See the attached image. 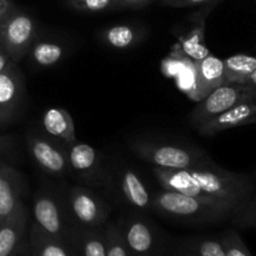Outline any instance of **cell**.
<instances>
[{
	"label": "cell",
	"instance_id": "1",
	"mask_svg": "<svg viewBox=\"0 0 256 256\" xmlns=\"http://www.w3.org/2000/svg\"><path fill=\"white\" fill-rule=\"evenodd\" d=\"M152 174L165 190L239 206L254 194L255 185L246 174L230 172L214 162L180 170L152 166Z\"/></svg>",
	"mask_w": 256,
	"mask_h": 256
},
{
	"label": "cell",
	"instance_id": "2",
	"mask_svg": "<svg viewBox=\"0 0 256 256\" xmlns=\"http://www.w3.org/2000/svg\"><path fill=\"white\" fill-rule=\"evenodd\" d=\"M236 208L165 189L154 192L152 199V212L172 222L194 225L219 224L230 219Z\"/></svg>",
	"mask_w": 256,
	"mask_h": 256
},
{
	"label": "cell",
	"instance_id": "3",
	"mask_svg": "<svg viewBox=\"0 0 256 256\" xmlns=\"http://www.w3.org/2000/svg\"><path fill=\"white\" fill-rule=\"evenodd\" d=\"M129 149L138 158L159 169H188L212 162L209 154L200 148L155 139H132L129 142Z\"/></svg>",
	"mask_w": 256,
	"mask_h": 256
},
{
	"label": "cell",
	"instance_id": "4",
	"mask_svg": "<svg viewBox=\"0 0 256 256\" xmlns=\"http://www.w3.org/2000/svg\"><path fill=\"white\" fill-rule=\"evenodd\" d=\"M64 202L72 225L88 229H102L108 224L112 205L94 192L92 188L82 185L70 186L65 192Z\"/></svg>",
	"mask_w": 256,
	"mask_h": 256
},
{
	"label": "cell",
	"instance_id": "5",
	"mask_svg": "<svg viewBox=\"0 0 256 256\" xmlns=\"http://www.w3.org/2000/svg\"><path fill=\"white\" fill-rule=\"evenodd\" d=\"M40 28L36 19L19 6L0 22V45L18 64L26 58Z\"/></svg>",
	"mask_w": 256,
	"mask_h": 256
},
{
	"label": "cell",
	"instance_id": "6",
	"mask_svg": "<svg viewBox=\"0 0 256 256\" xmlns=\"http://www.w3.org/2000/svg\"><path fill=\"white\" fill-rule=\"evenodd\" d=\"M34 224L45 234L65 242L70 228L64 195H59L49 184L40 186L32 198Z\"/></svg>",
	"mask_w": 256,
	"mask_h": 256
},
{
	"label": "cell",
	"instance_id": "7",
	"mask_svg": "<svg viewBox=\"0 0 256 256\" xmlns=\"http://www.w3.org/2000/svg\"><path fill=\"white\" fill-rule=\"evenodd\" d=\"M116 224L132 256H162L165 246L164 236L156 225L142 212H132Z\"/></svg>",
	"mask_w": 256,
	"mask_h": 256
},
{
	"label": "cell",
	"instance_id": "8",
	"mask_svg": "<svg viewBox=\"0 0 256 256\" xmlns=\"http://www.w3.org/2000/svg\"><path fill=\"white\" fill-rule=\"evenodd\" d=\"M70 174L89 188H104L109 190L110 166L104 158L92 145L75 142L68 145Z\"/></svg>",
	"mask_w": 256,
	"mask_h": 256
},
{
	"label": "cell",
	"instance_id": "9",
	"mask_svg": "<svg viewBox=\"0 0 256 256\" xmlns=\"http://www.w3.org/2000/svg\"><path fill=\"white\" fill-rule=\"evenodd\" d=\"M256 88L249 84H224L200 100L189 115V122L198 128L240 102L255 100Z\"/></svg>",
	"mask_w": 256,
	"mask_h": 256
},
{
	"label": "cell",
	"instance_id": "10",
	"mask_svg": "<svg viewBox=\"0 0 256 256\" xmlns=\"http://www.w3.org/2000/svg\"><path fill=\"white\" fill-rule=\"evenodd\" d=\"M26 149L35 165L45 174L52 176L70 174L66 148L45 132L26 134Z\"/></svg>",
	"mask_w": 256,
	"mask_h": 256
},
{
	"label": "cell",
	"instance_id": "11",
	"mask_svg": "<svg viewBox=\"0 0 256 256\" xmlns=\"http://www.w3.org/2000/svg\"><path fill=\"white\" fill-rule=\"evenodd\" d=\"M26 104L25 78L18 64L0 72V128L5 129L20 119Z\"/></svg>",
	"mask_w": 256,
	"mask_h": 256
},
{
	"label": "cell",
	"instance_id": "12",
	"mask_svg": "<svg viewBox=\"0 0 256 256\" xmlns=\"http://www.w3.org/2000/svg\"><path fill=\"white\" fill-rule=\"evenodd\" d=\"M109 190L135 212H152V194L140 175L129 166L110 168Z\"/></svg>",
	"mask_w": 256,
	"mask_h": 256
},
{
	"label": "cell",
	"instance_id": "13",
	"mask_svg": "<svg viewBox=\"0 0 256 256\" xmlns=\"http://www.w3.org/2000/svg\"><path fill=\"white\" fill-rule=\"evenodd\" d=\"M70 50L72 44L68 38L40 30L26 58L34 70H48L62 64Z\"/></svg>",
	"mask_w": 256,
	"mask_h": 256
},
{
	"label": "cell",
	"instance_id": "14",
	"mask_svg": "<svg viewBox=\"0 0 256 256\" xmlns=\"http://www.w3.org/2000/svg\"><path fill=\"white\" fill-rule=\"evenodd\" d=\"M256 124V102L255 100L240 102L235 106L230 108L226 112L216 115L212 119L208 120L204 124L196 128L198 132L202 136H214L225 130L234 128L244 126V125Z\"/></svg>",
	"mask_w": 256,
	"mask_h": 256
},
{
	"label": "cell",
	"instance_id": "15",
	"mask_svg": "<svg viewBox=\"0 0 256 256\" xmlns=\"http://www.w3.org/2000/svg\"><path fill=\"white\" fill-rule=\"evenodd\" d=\"M25 179L10 162L0 160V219L9 218L22 202Z\"/></svg>",
	"mask_w": 256,
	"mask_h": 256
},
{
	"label": "cell",
	"instance_id": "16",
	"mask_svg": "<svg viewBox=\"0 0 256 256\" xmlns=\"http://www.w3.org/2000/svg\"><path fill=\"white\" fill-rule=\"evenodd\" d=\"M29 210L24 202L0 222V256H12L28 238Z\"/></svg>",
	"mask_w": 256,
	"mask_h": 256
},
{
	"label": "cell",
	"instance_id": "17",
	"mask_svg": "<svg viewBox=\"0 0 256 256\" xmlns=\"http://www.w3.org/2000/svg\"><path fill=\"white\" fill-rule=\"evenodd\" d=\"M148 36L146 26L134 22H119L98 32V42L112 50L134 49Z\"/></svg>",
	"mask_w": 256,
	"mask_h": 256
},
{
	"label": "cell",
	"instance_id": "18",
	"mask_svg": "<svg viewBox=\"0 0 256 256\" xmlns=\"http://www.w3.org/2000/svg\"><path fill=\"white\" fill-rule=\"evenodd\" d=\"M194 94L192 99L202 100L212 90L225 84L224 62L220 58L210 54L199 62H194Z\"/></svg>",
	"mask_w": 256,
	"mask_h": 256
},
{
	"label": "cell",
	"instance_id": "19",
	"mask_svg": "<svg viewBox=\"0 0 256 256\" xmlns=\"http://www.w3.org/2000/svg\"><path fill=\"white\" fill-rule=\"evenodd\" d=\"M72 256H106L104 228H88L70 225L65 239Z\"/></svg>",
	"mask_w": 256,
	"mask_h": 256
},
{
	"label": "cell",
	"instance_id": "20",
	"mask_svg": "<svg viewBox=\"0 0 256 256\" xmlns=\"http://www.w3.org/2000/svg\"><path fill=\"white\" fill-rule=\"evenodd\" d=\"M218 4H209L202 6L199 12L192 14V28L184 35L180 36V48L184 52L185 55L190 58L192 62H199V60L204 59L208 55H210V50L208 49L206 44H205V25H206V18L209 12L216 6Z\"/></svg>",
	"mask_w": 256,
	"mask_h": 256
},
{
	"label": "cell",
	"instance_id": "21",
	"mask_svg": "<svg viewBox=\"0 0 256 256\" xmlns=\"http://www.w3.org/2000/svg\"><path fill=\"white\" fill-rule=\"evenodd\" d=\"M42 130L46 135L64 146L76 142L75 125L72 115L62 108H50L42 118Z\"/></svg>",
	"mask_w": 256,
	"mask_h": 256
},
{
	"label": "cell",
	"instance_id": "22",
	"mask_svg": "<svg viewBox=\"0 0 256 256\" xmlns=\"http://www.w3.org/2000/svg\"><path fill=\"white\" fill-rule=\"evenodd\" d=\"M174 256H226L219 236L199 235L178 239L172 242Z\"/></svg>",
	"mask_w": 256,
	"mask_h": 256
},
{
	"label": "cell",
	"instance_id": "23",
	"mask_svg": "<svg viewBox=\"0 0 256 256\" xmlns=\"http://www.w3.org/2000/svg\"><path fill=\"white\" fill-rule=\"evenodd\" d=\"M32 256H72L66 242L45 234L32 222L28 234Z\"/></svg>",
	"mask_w": 256,
	"mask_h": 256
},
{
	"label": "cell",
	"instance_id": "24",
	"mask_svg": "<svg viewBox=\"0 0 256 256\" xmlns=\"http://www.w3.org/2000/svg\"><path fill=\"white\" fill-rule=\"evenodd\" d=\"M225 84H246L250 75L256 69V56L235 54L222 59Z\"/></svg>",
	"mask_w": 256,
	"mask_h": 256
},
{
	"label": "cell",
	"instance_id": "25",
	"mask_svg": "<svg viewBox=\"0 0 256 256\" xmlns=\"http://www.w3.org/2000/svg\"><path fill=\"white\" fill-rule=\"evenodd\" d=\"M230 220L232 225L239 229L256 228V196H254V194L234 210Z\"/></svg>",
	"mask_w": 256,
	"mask_h": 256
},
{
	"label": "cell",
	"instance_id": "26",
	"mask_svg": "<svg viewBox=\"0 0 256 256\" xmlns=\"http://www.w3.org/2000/svg\"><path fill=\"white\" fill-rule=\"evenodd\" d=\"M106 256H132L122 236L116 222H110L104 226Z\"/></svg>",
	"mask_w": 256,
	"mask_h": 256
},
{
	"label": "cell",
	"instance_id": "27",
	"mask_svg": "<svg viewBox=\"0 0 256 256\" xmlns=\"http://www.w3.org/2000/svg\"><path fill=\"white\" fill-rule=\"evenodd\" d=\"M65 4L70 9L82 12H102L122 8L119 0H65Z\"/></svg>",
	"mask_w": 256,
	"mask_h": 256
},
{
	"label": "cell",
	"instance_id": "28",
	"mask_svg": "<svg viewBox=\"0 0 256 256\" xmlns=\"http://www.w3.org/2000/svg\"><path fill=\"white\" fill-rule=\"evenodd\" d=\"M219 238L226 256H252V252L248 249L236 230H225L222 235H219Z\"/></svg>",
	"mask_w": 256,
	"mask_h": 256
},
{
	"label": "cell",
	"instance_id": "29",
	"mask_svg": "<svg viewBox=\"0 0 256 256\" xmlns=\"http://www.w3.org/2000/svg\"><path fill=\"white\" fill-rule=\"evenodd\" d=\"M0 160L10 164L19 160V142L14 135L0 134Z\"/></svg>",
	"mask_w": 256,
	"mask_h": 256
},
{
	"label": "cell",
	"instance_id": "30",
	"mask_svg": "<svg viewBox=\"0 0 256 256\" xmlns=\"http://www.w3.org/2000/svg\"><path fill=\"white\" fill-rule=\"evenodd\" d=\"M222 0H162V4L170 8L205 6L209 4H219Z\"/></svg>",
	"mask_w": 256,
	"mask_h": 256
},
{
	"label": "cell",
	"instance_id": "31",
	"mask_svg": "<svg viewBox=\"0 0 256 256\" xmlns=\"http://www.w3.org/2000/svg\"><path fill=\"white\" fill-rule=\"evenodd\" d=\"M16 62H12V58L8 55V52H5L4 48L0 45V72H4L6 70L12 69V66H15Z\"/></svg>",
	"mask_w": 256,
	"mask_h": 256
},
{
	"label": "cell",
	"instance_id": "32",
	"mask_svg": "<svg viewBox=\"0 0 256 256\" xmlns=\"http://www.w3.org/2000/svg\"><path fill=\"white\" fill-rule=\"evenodd\" d=\"M18 5L15 4L14 0H0V22L12 14Z\"/></svg>",
	"mask_w": 256,
	"mask_h": 256
},
{
	"label": "cell",
	"instance_id": "33",
	"mask_svg": "<svg viewBox=\"0 0 256 256\" xmlns=\"http://www.w3.org/2000/svg\"><path fill=\"white\" fill-rule=\"evenodd\" d=\"M122 8H142L152 2V0H119Z\"/></svg>",
	"mask_w": 256,
	"mask_h": 256
},
{
	"label": "cell",
	"instance_id": "34",
	"mask_svg": "<svg viewBox=\"0 0 256 256\" xmlns=\"http://www.w3.org/2000/svg\"><path fill=\"white\" fill-rule=\"evenodd\" d=\"M12 256H32V250H30V245H29V240H28V238L22 242V244L20 245L18 252Z\"/></svg>",
	"mask_w": 256,
	"mask_h": 256
},
{
	"label": "cell",
	"instance_id": "35",
	"mask_svg": "<svg viewBox=\"0 0 256 256\" xmlns=\"http://www.w3.org/2000/svg\"><path fill=\"white\" fill-rule=\"evenodd\" d=\"M246 84H249V85H252V86L256 88V69L254 70V72H252V74L250 75V78H249V80H248Z\"/></svg>",
	"mask_w": 256,
	"mask_h": 256
},
{
	"label": "cell",
	"instance_id": "36",
	"mask_svg": "<svg viewBox=\"0 0 256 256\" xmlns=\"http://www.w3.org/2000/svg\"><path fill=\"white\" fill-rule=\"evenodd\" d=\"M0 222H2V219H0Z\"/></svg>",
	"mask_w": 256,
	"mask_h": 256
},
{
	"label": "cell",
	"instance_id": "37",
	"mask_svg": "<svg viewBox=\"0 0 256 256\" xmlns=\"http://www.w3.org/2000/svg\"><path fill=\"white\" fill-rule=\"evenodd\" d=\"M255 102H256V98H255Z\"/></svg>",
	"mask_w": 256,
	"mask_h": 256
}]
</instances>
